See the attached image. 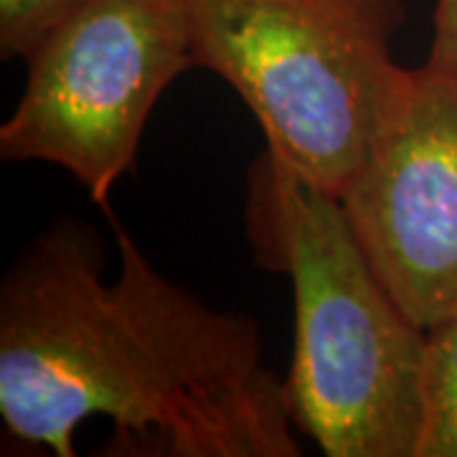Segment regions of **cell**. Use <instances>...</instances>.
Here are the masks:
<instances>
[{
    "label": "cell",
    "instance_id": "cell-5",
    "mask_svg": "<svg viewBox=\"0 0 457 457\" xmlns=\"http://www.w3.org/2000/svg\"><path fill=\"white\" fill-rule=\"evenodd\" d=\"M378 279L425 330L457 315V71H399L341 196Z\"/></svg>",
    "mask_w": 457,
    "mask_h": 457
},
{
    "label": "cell",
    "instance_id": "cell-7",
    "mask_svg": "<svg viewBox=\"0 0 457 457\" xmlns=\"http://www.w3.org/2000/svg\"><path fill=\"white\" fill-rule=\"evenodd\" d=\"M82 0H0V59H26Z\"/></svg>",
    "mask_w": 457,
    "mask_h": 457
},
{
    "label": "cell",
    "instance_id": "cell-8",
    "mask_svg": "<svg viewBox=\"0 0 457 457\" xmlns=\"http://www.w3.org/2000/svg\"><path fill=\"white\" fill-rule=\"evenodd\" d=\"M427 62L457 71V0H437L432 16V46Z\"/></svg>",
    "mask_w": 457,
    "mask_h": 457
},
{
    "label": "cell",
    "instance_id": "cell-2",
    "mask_svg": "<svg viewBox=\"0 0 457 457\" xmlns=\"http://www.w3.org/2000/svg\"><path fill=\"white\" fill-rule=\"evenodd\" d=\"M246 212L257 262L293 279L295 427L328 457H417L427 330L378 279L341 198L264 150Z\"/></svg>",
    "mask_w": 457,
    "mask_h": 457
},
{
    "label": "cell",
    "instance_id": "cell-4",
    "mask_svg": "<svg viewBox=\"0 0 457 457\" xmlns=\"http://www.w3.org/2000/svg\"><path fill=\"white\" fill-rule=\"evenodd\" d=\"M194 66L186 0H82L26 56L0 158L59 165L107 209L153 107Z\"/></svg>",
    "mask_w": 457,
    "mask_h": 457
},
{
    "label": "cell",
    "instance_id": "cell-1",
    "mask_svg": "<svg viewBox=\"0 0 457 457\" xmlns=\"http://www.w3.org/2000/svg\"><path fill=\"white\" fill-rule=\"evenodd\" d=\"M120 272L104 279L92 224L59 219L0 282V417L21 445L74 457V432L107 417L128 453L297 457L285 378L257 320L216 311L155 270L110 209Z\"/></svg>",
    "mask_w": 457,
    "mask_h": 457
},
{
    "label": "cell",
    "instance_id": "cell-6",
    "mask_svg": "<svg viewBox=\"0 0 457 457\" xmlns=\"http://www.w3.org/2000/svg\"><path fill=\"white\" fill-rule=\"evenodd\" d=\"M417 457H457V315L427 330L425 425Z\"/></svg>",
    "mask_w": 457,
    "mask_h": 457
},
{
    "label": "cell",
    "instance_id": "cell-3",
    "mask_svg": "<svg viewBox=\"0 0 457 457\" xmlns=\"http://www.w3.org/2000/svg\"><path fill=\"white\" fill-rule=\"evenodd\" d=\"M194 62L262 125L267 153L333 196L356 179L402 66L407 0H186Z\"/></svg>",
    "mask_w": 457,
    "mask_h": 457
}]
</instances>
